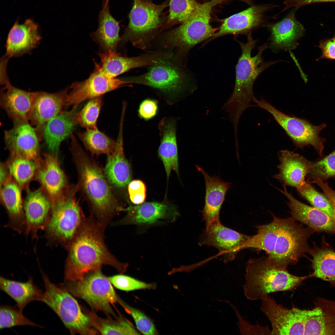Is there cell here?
Here are the masks:
<instances>
[{
  "label": "cell",
  "mask_w": 335,
  "mask_h": 335,
  "mask_svg": "<svg viewBox=\"0 0 335 335\" xmlns=\"http://www.w3.org/2000/svg\"><path fill=\"white\" fill-rule=\"evenodd\" d=\"M103 228L92 216L85 219L66 248L68 253L64 281L80 280L103 265L113 266L120 274L126 271L127 264L119 262L108 250L104 242Z\"/></svg>",
  "instance_id": "cell-1"
},
{
  "label": "cell",
  "mask_w": 335,
  "mask_h": 335,
  "mask_svg": "<svg viewBox=\"0 0 335 335\" xmlns=\"http://www.w3.org/2000/svg\"><path fill=\"white\" fill-rule=\"evenodd\" d=\"M237 42L242 53L236 66L234 87L231 96L222 107V109L228 114L234 130H237L239 120L244 111L253 106L252 103L255 96L253 86L257 78L269 67L281 61H265L263 54L268 48V42L258 47L257 54L252 56V51L258 40L252 38L251 32L247 35L246 43Z\"/></svg>",
  "instance_id": "cell-2"
},
{
  "label": "cell",
  "mask_w": 335,
  "mask_h": 335,
  "mask_svg": "<svg viewBox=\"0 0 335 335\" xmlns=\"http://www.w3.org/2000/svg\"><path fill=\"white\" fill-rule=\"evenodd\" d=\"M70 137L71 151L78 177L77 185L84 193L97 221L104 228L123 208L100 167L84 152L74 136Z\"/></svg>",
  "instance_id": "cell-3"
},
{
  "label": "cell",
  "mask_w": 335,
  "mask_h": 335,
  "mask_svg": "<svg viewBox=\"0 0 335 335\" xmlns=\"http://www.w3.org/2000/svg\"><path fill=\"white\" fill-rule=\"evenodd\" d=\"M287 268L280 266L268 257L251 259L246 264L244 294L251 301L265 299L271 293L291 290L309 278L298 276L288 272Z\"/></svg>",
  "instance_id": "cell-4"
},
{
  "label": "cell",
  "mask_w": 335,
  "mask_h": 335,
  "mask_svg": "<svg viewBox=\"0 0 335 335\" xmlns=\"http://www.w3.org/2000/svg\"><path fill=\"white\" fill-rule=\"evenodd\" d=\"M77 186L66 189L63 195L52 202L49 221L44 229L48 245L67 248L85 218L75 198Z\"/></svg>",
  "instance_id": "cell-5"
},
{
  "label": "cell",
  "mask_w": 335,
  "mask_h": 335,
  "mask_svg": "<svg viewBox=\"0 0 335 335\" xmlns=\"http://www.w3.org/2000/svg\"><path fill=\"white\" fill-rule=\"evenodd\" d=\"M227 0H211L199 4L190 18L164 36L162 40L163 46L184 53L198 44L212 38L218 30L210 23L212 10L216 5Z\"/></svg>",
  "instance_id": "cell-6"
},
{
  "label": "cell",
  "mask_w": 335,
  "mask_h": 335,
  "mask_svg": "<svg viewBox=\"0 0 335 335\" xmlns=\"http://www.w3.org/2000/svg\"><path fill=\"white\" fill-rule=\"evenodd\" d=\"M42 274L45 290L41 302L56 314L71 334H96L98 331L72 295L52 283L44 273Z\"/></svg>",
  "instance_id": "cell-7"
},
{
  "label": "cell",
  "mask_w": 335,
  "mask_h": 335,
  "mask_svg": "<svg viewBox=\"0 0 335 335\" xmlns=\"http://www.w3.org/2000/svg\"><path fill=\"white\" fill-rule=\"evenodd\" d=\"M167 5L156 4L149 0H134L129 24L120 45L130 41L136 47L146 48L161 25V15Z\"/></svg>",
  "instance_id": "cell-8"
},
{
  "label": "cell",
  "mask_w": 335,
  "mask_h": 335,
  "mask_svg": "<svg viewBox=\"0 0 335 335\" xmlns=\"http://www.w3.org/2000/svg\"><path fill=\"white\" fill-rule=\"evenodd\" d=\"M302 224L298 223L292 217L280 218L274 251L268 257L270 260L287 268L296 264L306 253H310L308 239L315 230Z\"/></svg>",
  "instance_id": "cell-9"
},
{
  "label": "cell",
  "mask_w": 335,
  "mask_h": 335,
  "mask_svg": "<svg viewBox=\"0 0 335 335\" xmlns=\"http://www.w3.org/2000/svg\"><path fill=\"white\" fill-rule=\"evenodd\" d=\"M167 60L152 65L144 74L125 80L130 83L154 88L161 93L160 97L168 104H175L185 97L188 87L184 73Z\"/></svg>",
  "instance_id": "cell-10"
},
{
  "label": "cell",
  "mask_w": 335,
  "mask_h": 335,
  "mask_svg": "<svg viewBox=\"0 0 335 335\" xmlns=\"http://www.w3.org/2000/svg\"><path fill=\"white\" fill-rule=\"evenodd\" d=\"M111 284L100 268L87 274L80 280L64 281L58 285L85 301L93 309L115 316L111 305L118 302V296Z\"/></svg>",
  "instance_id": "cell-11"
},
{
  "label": "cell",
  "mask_w": 335,
  "mask_h": 335,
  "mask_svg": "<svg viewBox=\"0 0 335 335\" xmlns=\"http://www.w3.org/2000/svg\"><path fill=\"white\" fill-rule=\"evenodd\" d=\"M253 101L256 106L272 115L296 148H302L310 145L320 156H323L326 140L319 135L326 127L325 124L314 125L306 119L286 114L263 99L259 100L255 97Z\"/></svg>",
  "instance_id": "cell-12"
},
{
  "label": "cell",
  "mask_w": 335,
  "mask_h": 335,
  "mask_svg": "<svg viewBox=\"0 0 335 335\" xmlns=\"http://www.w3.org/2000/svg\"><path fill=\"white\" fill-rule=\"evenodd\" d=\"M93 71L87 79L73 83L66 97L65 106L78 105L88 99L102 96L108 92L123 87L130 86L124 79L111 77L105 73L99 64L94 61Z\"/></svg>",
  "instance_id": "cell-13"
},
{
  "label": "cell",
  "mask_w": 335,
  "mask_h": 335,
  "mask_svg": "<svg viewBox=\"0 0 335 335\" xmlns=\"http://www.w3.org/2000/svg\"><path fill=\"white\" fill-rule=\"evenodd\" d=\"M261 310L270 323L272 335H304L307 317L316 312L314 308L310 310L288 309L269 296L262 300Z\"/></svg>",
  "instance_id": "cell-14"
},
{
  "label": "cell",
  "mask_w": 335,
  "mask_h": 335,
  "mask_svg": "<svg viewBox=\"0 0 335 335\" xmlns=\"http://www.w3.org/2000/svg\"><path fill=\"white\" fill-rule=\"evenodd\" d=\"M250 236L226 227L218 221L206 226L199 243L217 248L226 263L234 260L238 252L244 249Z\"/></svg>",
  "instance_id": "cell-15"
},
{
  "label": "cell",
  "mask_w": 335,
  "mask_h": 335,
  "mask_svg": "<svg viewBox=\"0 0 335 335\" xmlns=\"http://www.w3.org/2000/svg\"><path fill=\"white\" fill-rule=\"evenodd\" d=\"M12 128L4 132V139L11 155L39 162L40 138L28 121L13 122Z\"/></svg>",
  "instance_id": "cell-16"
},
{
  "label": "cell",
  "mask_w": 335,
  "mask_h": 335,
  "mask_svg": "<svg viewBox=\"0 0 335 335\" xmlns=\"http://www.w3.org/2000/svg\"><path fill=\"white\" fill-rule=\"evenodd\" d=\"M26 191L24 201L26 221L24 233L35 239L38 238V231L44 230L49 221L52 203L42 188L34 190L28 189Z\"/></svg>",
  "instance_id": "cell-17"
},
{
  "label": "cell",
  "mask_w": 335,
  "mask_h": 335,
  "mask_svg": "<svg viewBox=\"0 0 335 335\" xmlns=\"http://www.w3.org/2000/svg\"><path fill=\"white\" fill-rule=\"evenodd\" d=\"M69 87L55 93L44 92H34L32 104L28 119L39 136H41L44 127L52 118L61 111L65 106L66 97Z\"/></svg>",
  "instance_id": "cell-18"
},
{
  "label": "cell",
  "mask_w": 335,
  "mask_h": 335,
  "mask_svg": "<svg viewBox=\"0 0 335 335\" xmlns=\"http://www.w3.org/2000/svg\"><path fill=\"white\" fill-rule=\"evenodd\" d=\"M271 5H253L226 18L218 31L208 39L210 41L230 34H247L259 28L267 26L265 20V12L272 7Z\"/></svg>",
  "instance_id": "cell-19"
},
{
  "label": "cell",
  "mask_w": 335,
  "mask_h": 335,
  "mask_svg": "<svg viewBox=\"0 0 335 335\" xmlns=\"http://www.w3.org/2000/svg\"><path fill=\"white\" fill-rule=\"evenodd\" d=\"M127 212L121 221L123 224L138 225L154 224L161 220L171 222L176 220L179 213L173 205L165 203L152 202L143 203L135 206L123 208Z\"/></svg>",
  "instance_id": "cell-20"
},
{
  "label": "cell",
  "mask_w": 335,
  "mask_h": 335,
  "mask_svg": "<svg viewBox=\"0 0 335 335\" xmlns=\"http://www.w3.org/2000/svg\"><path fill=\"white\" fill-rule=\"evenodd\" d=\"M125 114L122 113L114 151L107 155L104 173L110 185L117 189L127 186L132 177L131 167L126 159L123 148V130Z\"/></svg>",
  "instance_id": "cell-21"
},
{
  "label": "cell",
  "mask_w": 335,
  "mask_h": 335,
  "mask_svg": "<svg viewBox=\"0 0 335 335\" xmlns=\"http://www.w3.org/2000/svg\"><path fill=\"white\" fill-rule=\"evenodd\" d=\"M295 8L280 21L267 26L271 33L268 47L273 52L295 49L298 41L304 34L303 25L296 19Z\"/></svg>",
  "instance_id": "cell-22"
},
{
  "label": "cell",
  "mask_w": 335,
  "mask_h": 335,
  "mask_svg": "<svg viewBox=\"0 0 335 335\" xmlns=\"http://www.w3.org/2000/svg\"><path fill=\"white\" fill-rule=\"evenodd\" d=\"M283 186V190L277 189L288 199L293 218L315 231L335 234V220L322 211L297 200L288 192L286 186Z\"/></svg>",
  "instance_id": "cell-23"
},
{
  "label": "cell",
  "mask_w": 335,
  "mask_h": 335,
  "mask_svg": "<svg viewBox=\"0 0 335 335\" xmlns=\"http://www.w3.org/2000/svg\"><path fill=\"white\" fill-rule=\"evenodd\" d=\"M97 54L102 70L114 78L133 68L155 65L166 58L164 55L158 53L146 54L131 57L123 56L117 52L111 51L106 53L100 52Z\"/></svg>",
  "instance_id": "cell-24"
},
{
  "label": "cell",
  "mask_w": 335,
  "mask_h": 335,
  "mask_svg": "<svg viewBox=\"0 0 335 335\" xmlns=\"http://www.w3.org/2000/svg\"><path fill=\"white\" fill-rule=\"evenodd\" d=\"M41 38L38 26L32 20L26 19L20 24L17 19L8 34L5 56L9 58L29 52L37 46Z\"/></svg>",
  "instance_id": "cell-25"
},
{
  "label": "cell",
  "mask_w": 335,
  "mask_h": 335,
  "mask_svg": "<svg viewBox=\"0 0 335 335\" xmlns=\"http://www.w3.org/2000/svg\"><path fill=\"white\" fill-rule=\"evenodd\" d=\"M36 176L51 203L61 197L67 189L65 174L56 156L53 154H45L40 161Z\"/></svg>",
  "instance_id": "cell-26"
},
{
  "label": "cell",
  "mask_w": 335,
  "mask_h": 335,
  "mask_svg": "<svg viewBox=\"0 0 335 335\" xmlns=\"http://www.w3.org/2000/svg\"><path fill=\"white\" fill-rule=\"evenodd\" d=\"M177 120L176 117H165L158 124L160 144L158 154L163 163L167 179L172 170L177 175L179 174L176 139Z\"/></svg>",
  "instance_id": "cell-27"
},
{
  "label": "cell",
  "mask_w": 335,
  "mask_h": 335,
  "mask_svg": "<svg viewBox=\"0 0 335 335\" xmlns=\"http://www.w3.org/2000/svg\"><path fill=\"white\" fill-rule=\"evenodd\" d=\"M21 189L12 177L0 186V197L8 216L4 226L20 234L25 233L26 221Z\"/></svg>",
  "instance_id": "cell-28"
},
{
  "label": "cell",
  "mask_w": 335,
  "mask_h": 335,
  "mask_svg": "<svg viewBox=\"0 0 335 335\" xmlns=\"http://www.w3.org/2000/svg\"><path fill=\"white\" fill-rule=\"evenodd\" d=\"M79 105L74 106L69 110L61 111L44 127L41 136L51 153L56 156L61 142L73 134L77 125L75 117Z\"/></svg>",
  "instance_id": "cell-29"
},
{
  "label": "cell",
  "mask_w": 335,
  "mask_h": 335,
  "mask_svg": "<svg viewBox=\"0 0 335 335\" xmlns=\"http://www.w3.org/2000/svg\"><path fill=\"white\" fill-rule=\"evenodd\" d=\"M280 164L278 174L274 176L283 185L297 188L305 181L311 162L293 151L283 150L278 153Z\"/></svg>",
  "instance_id": "cell-30"
},
{
  "label": "cell",
  "mask_w": 335,
  "mask_h": 335,
  "mask_svg": "<svg viewBox=\"0 0 335 335\" xmlns=\"http://www.w3.org/2000/svg\"><path fill=\"white\" fill-rule=\"evenodd\" d=\"M197 169L204 176L205 182V204L202 211L203 220L206 226L220 221V210L231 183L224 181L219 176H211L199 166Z\"/></svg>",
  "instance_id": "cell-31"
},
{
  "label": "cell",
  "mask_w": 335,
  "mask_h": 335,
  "mask_svg": "<svg viewBox=\"0 0 335 335\" xmlns=\"http://www.w3.org/2000/svg\"><path fill=\"white\" fill-rule=\"evenodd\" d=\"M0 96L1 106L13 122L28 120L34 92L26 91L12 85L9 81L3 85Z\"/></svg>",
  "instance_id": "cell-32"
},
{
  "label": "cell",
  "mask_w": 335,
  "mask_h": 335,
  "mask_svg": "<svg viewBox=\"0 0 335 335\" xmlns=\"http://www.w3.org/2000/svg\"><path fill=\"white\" fill-rule=\"evenodd\" d=\"M119 24L111 14L108 3L105 0L99 15L98 28L91 34L92 40L98 45L102 52H117L121 40Z\"/></svg>",
  "instance_id": "cell-33"
},
{
  "label": "cell",
  "mask_w": 335,
  "mask_h": 335,
  "mask_svg": "<svg viewBox=\"0 0 335 335\" xmlns=\"http://www.w3.org/2000/svg\"><path fill=\"white\" fill-rule=\"evenodd\" d=\"M315 305L320 313L307 317L304 335H335V301L320 298Z\"/></svg>",
  "instance_id": "cell-34"
},
{
  "label": "cell",
  "mask_w": 335,
  "mask_h": 335,
  "mask_svg": "<svg viewBox=\"0 0 335 335\" xmlns=\"http://www.w3.org/2000/svg\"><path fill=\"white\" fill-rule=\"evenodd\" d=\"M0 288L16 302L17 307L23 311L30 302L41 301L43 292L34 283L30 277L28 281L22 282L0 277Z\"/></svg>",
  "instance_id": "cell-35"
},
{
  "label": "cell",
  "mask_w": 335,
  "mask_h": 335,
  "mask_svg": "<svg viewBox=\"0 0 335 335\" xmlns=\"http://www.w3.org/2000/svg\"><path fill=\"white\" fill-rule=\"evenodd\" d=\"M272 221L268 224L256 226L257 233L251 236L245 243L244 249L253 248L263 251L270 256L274 249L275 239L278 233L280 218L273 215Z\"/></svg>",
  "instance_id": "cell-36"
},
{
  "label": "cell",
  "mask_w": 335,
  "mask_h": 335,
  "mask_svg": "<svg viewBox=\"0 0 335 335\" xmlns=\"http://www.w3.org/2000/svg\"><path fill=\"white\" fill-rule=\"evenodd\" d=\"M313 270L309 277H315L335 286V252L327 248L311 250Z\"/></svg>",
  "instance_id": "cell-37"
},
{
  "label": "cell",
  "mask_w": 335,
  "mask_h": 335,
  "mask_svg": "<svg viewBox=\"0 0 335 335\" xmlns=\"http://www.w3.org/2000/svg\"><path fill=\"white\" fill-rule=\"evenodd\" d=\"M87 149L92 154L108 155L114 150L116 141L97 128L76 133Z\"/></svg>",
  "instance_id": "cell-38"
},
{
  "label": "cell",
  "mask_w": 335,
  "mask_h": 335,
  "mask_svg": "<svg viewBox=\"0 0 335 335\" xmlns=\"http://www.w3.org/2000/svg\"><path fill=\"white\" fill-rule=\"evenodd\" d=\"M7 166L9 171L21 189L26 187L36 175L39 162L11 155Z\"/></svg>",
  "instance_id": "cell-39"
},
{
  "label": "cell",
  "mask_w": 335,
  "mask_h": 335,
  "mask_svg": "<svg viewBox=\"0 0 335 335\" xmlns=\"http://www.w3.org/2000/svg\"><path fill=\"white\" fill-rule=\"evenodd\" d=\"M95 329L102 335H138L133 325L126 320H114L100 317L92 312L85 313Z\"/></svg>",
  "instance_id": "cell-40"
},
{
  "label": "cell",
  "mask_w": 335,
  "mask_h": 335,
  "mask_svg": "<svg viewBox=\"0 0 335 335\" xmlns=\"http://www.w3.org/2000/svg\"><path fill=\"white\" fill-rule=\"evenodd\" d=\"M103 104L102 96L89 100L76 114L77 124L86 129L96 128L97 120Z\"/></svg>",
  "instance_id": "cell-41"
},
{
  "label": "cell",
  "mask_w": 335,
  "mask_h": 335,
  "mask_svg": "<svg viewBox=\"0 0 335 335\" xmlns=\"http://www.w3.org/2000/svg\"><path fill=\"white\" fill-rule=\"evenodd\" d=\"M199 4L195 0H170L169 14L164 27L186 21L193 15Z\"/></svg>",
  "instance_id": "cell-42"
},
{
  "label": "cell",
  "mask_w": 335,
  "mask_h": 335,
  "mask_svg": "<svg viewBox=\"0 0 335 335\" xmlns=\"http://www.w3.org/2000/svg\"><path fill=\"white\" fill-rule=\"evenodd\" d=\"M300 195L313 207L325 212L335 220L333 207L326 196L319 193L305 181L297 188Z\"/></svg>",
  "instance_id": "cell-43"
},
{
  "label": "cell",
  "mask_w": 335,
  "mask_h": 335,
  "mask_svg": "<svg viewBox=\"0 0 335 335\" xmlns=\"http://www.w3.org/2000/svg\"><path fill=\"white\" fill-rule=\"evenodd\" d=\"M29 325L42 327L25 317L22 311L17 307L8 305L0 307V328H11L16 326Z\"/></svg>",
  "instance_id": "cell-44"
},
{
  "label": "cell",
  "mask_w": 335,
  "mask_h": 335,
  "mask_svg": "<svg viewBox=\"0 0 335 335\" xmlns=\"http://www.w3.org/2000/svg\"><path fill=\"white\" fill-rule=\"evenodd\" d=\"M308 175L309 177L318 178L324 181L335 177V150L324 157L311 162Z\"/></svg>",
  "instance_id": "cell-45"
},
{
  "label": "cell",
  "mask_w": 335,
  "mask_h": 335,
  "mask_svg": "<svg viewBox=\"0 0 335 335\" xmlns=\"http://www.w3.org/2000/svg\"><path fill=\"white\" fill-rule=\"evenodd\" d=\"M118 302L133 319L137 329L145 335H156L157 332L152 321L143 313L125 302L118 296Z\"/></svg>",
  "instance_id": "cell-46"
},
{
  "label": "cell",
  "mask_w": 335,
  "mask_h": 335,
  "mask_svg": "<svg viewBox=\"0 0 335 335\" xmlns=\"http://www.w3.org/2000/svg\"><path fill=\"white\" fill-rule=\"evenodd\" d=\"M111 283L116 288L124 291H131L144 289H154L155 285L146 283L131 277L118 275L107 277Z\"/></svg>",
  "instance_id": "cell-47"
},
{
  "label": "cell",
  "mask_w": 335,
  "mask_h": 335,
  "mask_svg": "<svg viewBox=\"0 0 335 335\" xmlns=\"http://www.w3.org/2000/svg\"><path fill=\"white\" fill-rule=\"evenodd\" d=\"M231 306L237 316L240 333L243 335H272L271 330L268 326H263L258 324H251L244 319L240 315L237 309L233 305L226 301Z\"/></svg>",
  "instance_id": "cell-48"
},
{
  "label": "cell",
  "mask_w": 335,
  "mask_h": 335,
  "mask_svg": "<svg viewBox=\"0 0 335 335\" xmlns=\"http://www.w3.org/2000/svg\"><path fill=\"white\" fill-rule=\"evenodd\" d=\"M128 190L132 203L137 205L144 203L146 196V187L142 181L137 180L130 181L128 185Z\"/></svg>",
  "instance_id": "cell-49"
},
{
  "label": "cell",
  "mask_w": 335,
  "mask_h": 335,
  "mask_svg": "<svg viewBox=\"0 0 335 335\" xmlns=\"http://www.w3.org/2000/svg\"><path fill=\"white\" fill-rule=\"evenodd\" d=\"M158 111V102L155 100L148 98L141 103L138 113L139 117L141 119L148 121L155 117Z\"/></svg>",
  "instance_id": "cell-50"
},
{
  "label": "cell",
  "mask_w": 335,
  "mask_h": 335,
  "mask_svg": "<svg viewBox=\"0 0 335 335\" xmlns=\"http://www.w3.org/2000/svg\"><path fill=\"white\" fill-rule=\"evenodd\" d=\"M319 47L322 51V54L318 60H335V35L331 38L321 40Z\"/></svg>",
  "instance_id": "cell-51"
},
{
  "label": "cell",
  "mask_w": 335,
  "mask_h": 335,
  "mask_svg": "<svg viewBox=\"0 0 335 335\" xmlns=\"http://www.w3.org/2000/svg\"><path fill=\"white\" fill-rule=\"evenodd\" d=\"M310 183H314L318 185L323 191L324 194L326 196L330 202L334 210L335 215V191L332 190L326 182L320 178L311 177L309 180Z\"/></svg>",
  "instance_id": "cell-52"
},
{
  "label": "cell",
  "mask_w": 335,
  "mask_h": 335,
  "mask_svg": "<svg viewBox=\"0 0 335 335\" xmlns=\"http://www.w3.org/2000/svg\"><path fill=\"white\" fill-rule=\"evenodd\" d=\"M329 2H335V0H285L284 2L285 6L282 11L292 7H294L297 10L304 5L311 3Z\"/></svg>",
  "instance_id": "cell-53"
},
{
  "label": "cell",
  "mask_w": 335,
  "mask_h": 335,
  "mask_svg": "<svg viewBox=\"0 0 335 335\" xmlns=\"http://www.w3.org/2000/svg\"><path fill=\"white\" fill-rule=\"evenodd\" d=\"M0 172L1 186L12 176L9 171L7 166H5L3 163H1Z\"/></svg>",
  "instance_id": "cell-54"
},
{
  "label": "cell",
  "mask_w": 335,
  "mask_h": 335,
  "mask_svg": "<svg viewBox=\"0 0 335 335\" xmlns=\"http://www.w3.org/2000/svg\"><path fill=\"white\" fill-rule=\"evenodd\" d=\"M109 0H106V2L107 3H108V2H109Z\"/></svg>",
  "instance_id": "cell-55"
}]
</instances>
